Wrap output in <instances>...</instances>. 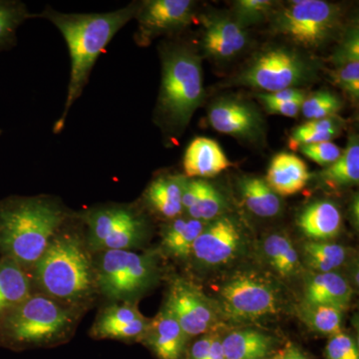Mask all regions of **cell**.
<instances>
[{"label":"cell","instance_id":"8","mask_svg":"<svg viewBox=\"0 0 359 359\" xmlns=\"http://www.w3.org/2000/svg\"><path fill=\"white\" fill-rule=\"evenodd\" d=\"M316 76L314 66L294 49L271 47L259 52L226 86H244L275 93L299 88Z\"/></svg>","mask_w":359,"mask_h":359},{"label":"cell","instance_id":"21","mask_svg":"<svg viewBox=\"0 0 359 359\" xmlns=\"http://www.w3.org/2000/svg\"><path fill=\"white\" fill-rule=\"evenodd\" d=\"M297 223L309 241L330 242L341 230V212L332 201H316L301 212Z\"/></svg>","mask_w":359,"mask_h":359},{"label":"cell","instance_id":"43","mask_svg":"<svg viewBox=\"0 0 359 359\" xmlns=\"http://www.w3.org/2000/svg\"><path fill=\"white\" fill-rule=\"evenodd\" d=\"M276 359H309L301 349L294 344H287Z\"/></svg>","mask_w":359,"mask_h":359},{"label":"cell","instance_id":"18","mask_svg":"<svg viewBox=\"0 0 359 359\" xmlns=\"http://www.w3.org/2000/svg\"><path fill=\"white\" fill-rule=\"evenodd\" d=\"M182 205L186 216L205 223L223 216L228 207L223 194L216 187L204 180L191 178L186 180Z\"/></svg>","mask_w":359,"mask_h":359},{"label":"cell","instance_id":"31","mask_svg":"<svg viewBox=\"0 0 359 359\" xmlns=\"http://www.w3.org/2000/svg\"><path fill=\"white\" fill-rule=\"evenodd\" d=\"M344 311L335 306L302 302L299 308V318L313 332L332 337L342 332Z\"/></svg>","mask_w":359,"mask_h":359},{"label":"cell","instance_id":"11","mask_svg":"<svg viewBox=\"0 0 359 359\" xmlns=\"http://www.w3.org/2000/svg\"><path fill=\"white\" fill-rule=\"evenodd\" d=\"M164 308L178 321L188 337L210 334L218 323V306L183 278L172 282Z\"/></svg>","mask_w":359,"mask_h":359},{"label":"cell","instance_id":"4","mask_svg":"<svg viewBox=\"0 0 359 359\" xmlns=\"http://www.w3.org/2000/svg\"><path fill=\"white\" fill-rule=\"evenodd\" d=\"M33 269L43 294L65 306L86 302L97 290L93 261L74 233H58Z\"/></svg>","mask_w":359,"mask_h":359},{"label":"cell","instance_id":"9","mask_svg":"<svg viewBox=\"0 0 359 359\" xmlns=\"http://www.w3.org/2000/svg\"><path fill=\"white\" fill-rule=\"evenodd\" d=\"M87 226V245L96 252L132 250L148 236L147 219L128 205H103L81 215Z\"/></svg>","mask_w":359,"mask_h":359},{"label":"cell","instance_id":"17","mask_svg":"<svg viewBox=\"0 0 359 359\" xmlns=\"http://www.w3.org/2000/svg\"><path fill=\"white\" fill-rule=\"evenodd\" d=\"M188 339L178 321L163 308L150 320L142 340H145L159 359H181Z\"/></svg>","mask_w":359,"mask_h":359},{"label":"cell","instance_id":"19","mask_svg":"<svg viewBox=\"0 0 359 359\" xmlns=\"http://www.w3.org/2000/svg\"><path fill=\"white\" fill-rule=\"evenodd\" d=\"M231 165L221 146L207 137L194 139L184 155V170L187 178L217 176Z\"/></svg>","mask_w":359,"mask_h":359},{"label":"cell","instance_id":"2","mask_svg":"<svg viewBox=\"0 0 359 359\" xmlns=\"http://www.w3.org/2000/svg\"><path fill=\"white\" fill-rule=\"evenodd\" d=\"M162 77L154 121L166 140L181 137L204 102L202 57L191 45L163 42L159 47Z\"/></svg>","mask_w":359,"mask_h":359},{"label":"cell","instance_id":"15","mask_svg":"<svg viewBox=\"0 0 359 359\" xmlns=\"http://www.w3.org/2000/svg\"><path fill=\"white\" fill-rule=\"evenodd\" d=\"M203 25L202 46L205 55L219 63L237 58L249 43L247 29L233 16L219 11H210L201 16Z\"/></svg>","mask_w":359,"mask_h":359},{"label":"cell","instance_id":"39","mask_svg":"<svg viewBox=\"0 0 359 359\" xmlns=\"http://www.w3.org/2000/svg\"><path fill=\"white\" fill-rule=\"evenodd\" d=\"M263 103L264 107L271 114L285 116V117L295 118L302 110L304 101H290V102H271L268 100H259Z\"/></svg>","mask_w":359,"mask_h":359},{"label":"cell","instance_id":"35","mask_svg":"<svg viewBox=\"0 0 359 359\" xmlns=\"http://www.w3.org/2000/svg\"><path fill=\"white\" fill-rule=\"evenodd\" d=\"M342 101L332 92L323 90L306 97L302 102L301 112L309 121L334 117L341 110Z\"/></svg>","mask_w":359,"mask_h":359},{"label":"cell","instance_id":"45","mask_svg":"<svg viewBox=\"0 0 359 359\" xmlns=\"http://www.w3.org/2000/svg\"><path fill=\"white\" fill-rule=\"evenodd\" d=\"M1 133H2V131H1V130H0V134H1Z\"/></svg>","mask_w":359,"mask_h":359},{"label":"cell","instance_id":"13","mask_svg":"<svg viewBox=\"0 0 359 359\" xmlns=\"http://www.w3.org/2000/svg\"><path fill=\"white\" fill-rule=\"evenodd\" d=\"M244 245V233L237 219L223 215L205 224L191 256L203 266H224L240 255Z\"/></svg>","mask_w":359,"mask_h":359},{"label":"cell","instance_id":"42","mask_svg":"<svg viewBox=\"0 0 359 359\" xmlns=\"http://www.w3.org/2000/svg\"><path fill=\"white\" fill-rule=\"evenodd\" d=\"M222 339H223V337L219 335V332H214V337H212L209 354H208L207 358L205 359H226L224 358Z\"/></svg>","mask_w":359,"mask_h":359},{"label":"cell","instance_id":"10","mask_svg":"<svg viewBox=\"0 0 359 359\" xmlns=\"http://www.w3.org/2000/svg\"><path fill=\"white\" fill-rule=\"evenodd\" d=\"M219 302V311L231 320H256L278 313L282 297L273 280L254 271H244L222 285Z\"/></svg>","mask_w":359,"mask_h":359},{"label":"cell","instance_id":"20","mask_svg":"<svg viewBox=\"0 0 359 359\" xmlns=\"http://www.w3.org/2000/svg\"><path fill=\"white\" fill-rule=\"evenodd\" d=\"M186 180V176L178 174L157 177L149 184L144 193L146 205L156 214L169 221L182 216L184 212L182 197Z\"/></svg>","mask_w":359,"mask_h":359},{"label":"cell","instance_id":"22","mask_svg":"<svg viewBox=\"0 0 359 359\" xmlns=\"http://www.w3.org/2000/svg\"><path fill=\"white\" fill-rule=\"evenodd\" d=\"M353 290L346 278L337 273H313L304 283V304L347 309Z\"/></svg>","mask_w":359,"mask_h":359},{"label":"cell","instance_id":"3","mask_svg":"<svg viewBox=\"0 0 359 359\" xmlns=\"http://www.w3.org/2000/svg\"><path fill=\"white\" fill-rule=\"evenodd\" d=\"M66 217L62 205L45 196L0 201V256L33 269Z\"/></svg>","mask_w":359,"mask_h":359},{"label":"cell","instance_id":"14","mask_svg":"<svg viewBox=\"0 0 359 359\" xmlns=\"http://www.w3.org/2000/svg\"><path fill=\"white\" fill-rule=\"evenodd\" d=\"M212 128L222 134L250 142L264 136V121L254 104L237 97H222L208 110Z\"/></svg>","mask_w":359,"mask_h":359},{"label":"cell","instance_id":"7","mask_svg":"<svg viewBox=\"0 0 359 359\" xmlns=\"http://www.w3.org/2000/svg\"><path fill=\"white\" fill-rule=\"evenodd\" d=\"M341 7L325 0H295L275 9L271 30L304 49H320L342 25Z\"/></svg>","mask_w":359,"mask_h":359},{"label":"cell","instance_id":"29","mask_svg":"<svg viewBox=\"0 0 359 359\" xmlns=\"http://www.w3.org/2000/svg\"><path fill=\"white\" fill-rule=\"evenodd\" d=\"M263 252L271 268L283 278H292L301 271L299 252L285 233H276L266 238Z\"/></svg>","mask_w":359,"mask_h":359},{"label":"cell","instance_id":"12","mask_svg":"<svg viewBox=\"0 0 359 359\" xmlns=\"http://www.w3.org/2000/svg\"><path fill=\"white\" fill-rule=\"evenodd\" d=\"M196 6L197 4L193 0L141 1L135 16L138 25L135 42L138 46L147 47L158 37L182 32L194 20Z\"/></svg>","mask_w":359,"mask_h":359},{"label":"cell","instance_id":"26","mask_svg":"<svg viewBox=\"0 0 359 359\" xmlns=\"http://www.w3.org/2000/svg\"><path fill=\"white\" fill-rule=\"evenodd\" d=\"M207 224L188 216H180L168 222L162 229V247L165 252L176 259L190 257L196 240Z\"/></svg>","mask_w":359,"mask_h":359},{"label":"cell","instance_id":"44","mask_svg":"<svg viewBox=\"0 0 359 359\" xmlns=\"http://www.w3.org/2000/svg\"><path fill=\"white\" fill-rule=\"evenodd\" d=\"M351 214H353V219L358 224V196L354 198L353 202L351 203Z\"/></svg>","mask_w":359,"mask_h":359},{"label":"cell","instance_id":"30","mask_svg":"<svg viewBox=\"0 0 359 359\" xmlns=\"http://www.w3.org/2000/svg\"><path fill=\"white\" fill-rule=\"evenodd\" d=\"M349 250L332 242L309 241L302 245L304 264L313 273H330L346 264Z\"/></svg>","mask_w":359,"mask_h":359},{"label":"cell","instance_id":"24","mask_svg":"<svg viewBox=\"0 0 359 359\" xmlns=\"http://www.w3.org/2000/svg\"><path fill=\"white\" fill-rule=\"evenodd\" d=\"M32 278L20 264L0 257V325L32 292Z\"/></svg>","mask_w":359,"mask_h":359},{"label":"cell","instance_id":"28","mask_svg":"<svg viewBox=\"0 0 359 359\" xmlns=\"http://www.w3.org/2000/svg\"><path fill=\"white\" fill-rule=\"evenodd\" d=\"M321 181L330 188L358 185L359 182V141L358 135L349 137L346 148L339 159L325 168Z\"/></svg>","mask_w":359,"mask_h":359},{"label":"cell","instance_id":"37","mask_svg":"<svg viewBox=\"0 0 359 359\" xmlns=\"http://www.w3.org/2000/svg\"><path fill=\"white\" fill-rule=\"evenodd\" d=\"M302 154L313 161L320 166H330L339 159L342 150L332 141L321 143L309 144L299 148Z\"/></svg>","mask_w":359,"mask_h":359},{"label":"cell","instance_id":"16","mask_svg":"<svg viewBox=\"0 0 359 359\" xmlns=\"http://www.w3.org/2000/svg\"><path fill=\"white\" fill-rule=\"evenodd\" d=\"M150 320L132 302H113L101 309L91 334L98 339L142 340Z\"/></svg>","mask_w":359,"mask_h":359},{"label":"cell","instance_id":"6","mask_svg":"<svg viewBox=\"0 0 359 359\" xmlns=\"http://www.w3.org/2000/svg\"><path fill=\"white\" fill-rule=\"evenodd\" d=\"M97 290L116 302L135 304L159 278L157 259L133 250H104L93 259Z\"/></svg>","mask_w":359,"mask_h":359},{"label":"cell","instance_id":"34","mask_svg":"<svg viewBox=\"0 0 359 359\" xmlns=\"http://www.w3.org/2000/svg\"><path fill=\"white\" fill-rule=\"evenodd\" d=\"M276 6V2L271 0H238L233 4L231 15L247 29L271 18Z\"/></svg>","mask_w":359,"mask_h":359},{"label":"cell","instance_id":"23","mask_svg":"<svg viewBox=\"0 0 359 359\" xmlns=\"http://www.w3.org/2000/svg\"><path fill=\"white\" fill-rule=\"evenodd\" d=\"M309 179L306 163L299 156L283 152L271 160L266 181L280 197H287L302 191Z\"/></svg>","mask_w":359,"mask_h":359},{"label":"cell","instance_id":"41","mask_svg":"<svg viewBox=\"0 0 359 359\" xmlns=\"http://www.w3.org/2000/svg\"><path fill=\"white\" fill-rule=\"evenodd\" d=\"M214 332L204 334L199 340L195 342L191 347L189 359H205L209 354L211 347Z\"/></svg>","mask_w":359,"mask_h":359},{"label":"cell","instance_id":"38","mask_svg":"<svg viewBox=\"0 0 359 359\" xmlns=\"http://www.w3.org/2000/svg\"><path fill=\"white\" fill-rule=\"evenodd\" d=\"M332 59L334 66L359 61V33L358 25H353L346 33L344 39L341 40V43L337 47Z\"/></svg>","mask_w":359,"mask_h":359},{"label":"cell","instance_id":"27","mask_svg":"<svg viewBox=\"0 0 359 359\" xmlns=\"http://www.w3.org/2000/svg\"><path fill=\"white\" fill-rule=\"evenodd\" d=\"M241 197L250 212L262 218L278 216L282 211L280 196L269 187L266 180L248 176L238 183Z\"/></svg>","mask_w":359,"mask_h":359},{"label":"cell","instance_id":"33","mask_svg":"<svg viewBox=\"0 0 359 359\" xmlns=\"http://www.w3.org/2000/svg\"><path fill=\"white\" fill-rule=\"evenodd\" d=\"M342 123L334 117L325 119L313 120L297 127L290 138V147L299 149L309 144L328 142L337 138L341 131Z\"/></svg>","mask_w":359,"mask_h":359},{"label":"cell","instance_id":"25","mask_svg":"<svg viewBox=\"0 0 359 359\" xmlns=\"http://www.w3.org/2000/svg\"><path fill=\"white\" fill-rule=\"evenodd\" d=\"M276 344L275 337L252 328L233 330L222 339L226 359H266Z\"/></svg>","mask_w":359,"mask_h":359},{"label":"cell","instance_id":"40","mask_svg":"<svg viewBox=\"0 0 359 359\" xmlns=\"http://www.w3.org/2000/svg\"><path fill=\"white\" fill-rule=\"evenodd\" d=\"M259 100H268L271 102H290V101H304L306 98V91L299 88L280 90L275 93H259Z\"/></svg>","mask_w":359,"mask_h":359},{"label":"cell","instance_id":"1","mask_svg":"<svg viewBox=\"0 0 359 359\" xmlns=\"http://www.w3.org/2000/svg\"><path fill=\"white\" fill-rule=\"evenodd\" d=\"M141 1H133L117 11L103 13H63L47 6L35 13L57 27L63 35L71 59L70 80L62 115L54 125V133L65 128L66 118L73 104L83 93L97 59L140 8Z\"/></svg>","mask_w":359,"mask_h":359},{"label":"cell","instance_id":"5","mask_svg":"<svg viewBox=\"0 0 359 359\" xmlns=\"http://www.w3.org/2000/svg\"><path fill=\"white\" fill-rule=\"evenodd\" d=\"M74 327V314L65 304L42 294H30L0 325V344L44 346L65 339Z\"/></svg>","mask_w":359,"mask_h":359},{"label":"cell","instance_id":"32","mask_svg":"<svg viewBox=\"0 0 359 359\" xmlns=\"http://www.w3.org/2000/svg\"><path fill=\"white\" fill-rule=\"evenodd\" d=\"M35 18L20 0H0V52L9 50L18 43V28L25 21Z\"/></svg>","mask_w":359,"mask_h":359},{"label":"cell","instance_id":"36","mask_svg":"<svg viewBox=\"0 0 359 359\" xmlns=\"http://www.w3.org/2000/svg\"><path fill=\"white\" fill-rule=\"evenodd\" d=\"M327 359H359L358 342L349 334L340 332L330 337L325 346Z\"/></svg>","mask_w":359,"mask_h":359}]
</instances>
